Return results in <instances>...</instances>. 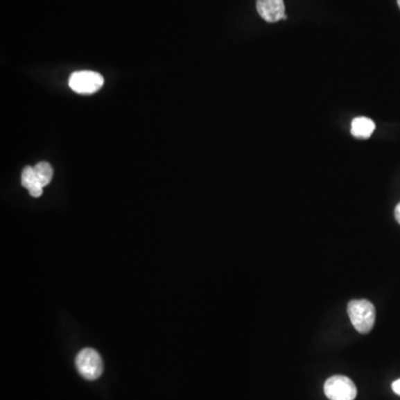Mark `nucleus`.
I'll return each mask as SVG.
<instances>
[{
    "mask_svg": "<svg viewBox=\"0 0 400 400\" xmlns=\"http://www.w3.org/2000/svg\"><path fill=\"white\" fill-rule=\"evenodd\" d=\"M348 316L356 331L360 333L372 331L376 320L375 306L368 300H351L347 306Z\"/></svg>",
    "mask_w": 400,
    "mask_h": 400,
    "instance_id": "f257e3e1",
    "label": "nucleus"
},
{
    "mask_svg": "<svg viewBox=\"0 0 400 400\" xmlns=\"http://www.w3.org/2000/svg\"><path fill=\"white\" fill-rule=\"evenodd\" d=\"M69 87L75 93L80 95H90V94L98 92L103 85L104 78L101 73L90 71V70H80L71 73L68 80Z\"/></svg>",
    "mask_w": 400,
    "mask_h": 400,
    "instance_id": "f03ea898",
    "label": "nucleus"
},
{
    "mask_svg": "<svg viewBox=\"0 0 400 400\" xmlns=\"http://www.w3.org/2000/svg\"><path fill=\"white\" fill-rule=\"evenodd\" d=\"M76 367L79 374L87 381H96L101 377L104 370L103 360L96 350L86 348L82 349L76 358Z\"/></svg>",
    "mask_w": 400,
    "mask_h": 400,
    "instance_id": "7ed1b4c3",
    "label": "nucleus"
},
{
    "mask_svg": "<svg viewBox=\"0 0 400 400\" xmlns=\"http://www.w3.org/2000/svg\"><path fill=\"white\" fill-rule=\"evenodd\" d=\"M324 392L328 399L331 400H354L357 396V388L354 381L342 375L328 378Z\"/></svg>",
    "mask_w": 400,
    "mask_h": 400,
    "instance_id": "20e7f679",
    "label": "nucleus"
},
{
    "mask_svg": "<svg viewBox=\"0 0 400 400\" xmlns=\"http://www.w3.org/2000/svg\"><path fill=\"white\" fill-rule=\"evenodd\" d=\"M258 14L267 23H277L285 17L284 0H257Z\"/></svg>",
    "mask_w": 400,
    "mask_h": 400,
    "instance_id": "39448f33",
    "label": "nucleus"
},
{
    "mask_svg": "<svg viewBox=\"0 0 400 400\" xmlns=\"http://www.w3.org/2000/svg\"><path fill=\"white\" fill-rule=\"evenodd\" d=\"M375 129V123L369 118L357 117L351 123V134L359 139H368Z\"/></svg>",
    "mask_w": 400,
    "mask_h": 400,
    "instance_id": "423d86ee",
    "label": "nucleus"
},
{
    "mask_svg": "<svg viewBox=\"0 0 400 400\" xmlns=\"http://www.w3.org/2000/svg\"><path fill=\"white\" fill-rule=\"evenodd\" d=\"M21 184L24 187L28 189L31 196L40 197L42 195V187L38 180H37L36 173L34 167H25L21 174Z\"/></svg>",
    "mask_w": 400,
    "mask_h": 400,
    "instance_id": "0eeeda50",
    "label": "nucleus"
},
{
    "mask_svg": "<svg viewBox=\"0 0 400 400\" xmlns=\"http://www.w3.org/2000/svg\"><path fill=\"white\" fill-rule=\"evenodd\" d=\"M34 169L35 173H36L37 180L42 185V187L47 186L53 180V167L49 164L42 162V163L37 164Z\"/></svg>",
    "mask_w": 400,
    "mask_h": 400,
    "instance_id": "6e6552de",
    "label": "nucleus"
},
{
    "mask_svg": "<svg viewBox=\"0 0 400 400\" xmlns=\"http://www.w3.org/2000/svg\"><path fill=\"white\" fill-rule=\"evenodd\" d=\"M392 392H394V394L400 396V379H398V381H394V383H392Z\"/></svg>",
    "mask_w": 400,
    "mask_h": 400,
    "instance_id": "1a4fd4ad",
    "label": "nucleus"
},
{
    "mask_svg": "<svg viewBox=\"0 0 400 400\" xmlns=\"http://www.w3.org/2000/svg\"><path fill=\"white\" fill-rule=\"evenodd\" d=\"M394 218H396V220L400 224V202L396 206V208H394Z\"/></svg>",
    "mask_w": 400,
    "mask_h": 400,
    "instance_id": "9d476101",
    "label": "nucleus"
},
{
    "mask_svg": "<svg viewBox=\"0 0 400 400\" xmlns=\"http://www.w3.org/2000/svg\"><path fill=\"white\" fill-rule=\"evenodd\" d=\"M397 3H398V6H399V8H400V0H397Z\"/></svg>",
    "mask_w": 400,
    "mask_h": 400,
    "instance_id": "9b49d317",
    "label": "nucleus"
}]
</instances>
